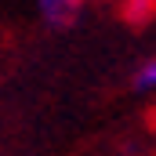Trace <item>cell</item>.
I'll return each instance as SVG.
<instances>
[{
    "label": "cell",
    "mask_w": 156,
    "mask_h": 156,
    "mask_svg": "<svg viewBox=\"0 0 156 156\" xmlns=\"http://www.w3.org/2000/svg\"><path fill=\"white\" fill-rule=\"evenodd\" d=\"M80 4H83V0H37V7H40V15H44V22H47V26H55V29H62V26L76 22Z\"/></svg>",
    "instance_id": "cell-1"
},
{
    "label": "cell",
    "mask_w": 156,
    "mask_h": 156,
    "mask_svg": "<svg viewBox=\"0 0 156 156\" xmlns=\"http://www.w3.org/2000/svg\"><path fill=\"white\" fill-rule=\"evenodd\" d=\"M131 87H134L138 94H145V91H156V58H145V62L134 69V76H131Z\"/></svg>",
    "instance_id": "cell-2"
}]
</instances>
